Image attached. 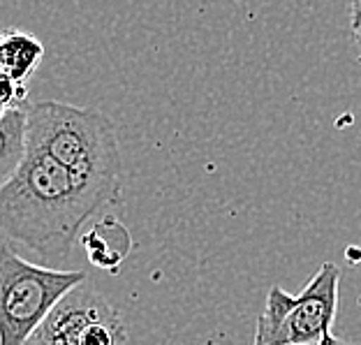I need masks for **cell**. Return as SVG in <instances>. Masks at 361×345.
Returning a JSON list of instances; mask_svg holds the SVG:
<instances>
[{
  "instance_id": "cell-1",
  "label": "cell",
  "mask_w": 361,
  "mask_h": 345,
  "mask_svg": "<svg viewBox=\"0 0 361 345\" xmlns=\"http://www.w3.org/2000/svg\"><path fill=\"white\" fill-rule=\"evenodd\" d=\"M114 197L28 142L19 169L0 186V229L44 262H61L88 218Z\"/></svg>"
},
{
  "instance_id": "cell-2",
  "label": "cell",
  "mask_w": 361,
  "mask_h": 345,
  "mask_svg": "<svg viewBox=\"0 0 361 345\" xmlns=\"http://www.w3.org/2000/svg\"><path fill=\"white\" fill-rule=\"evenodd\" d=\"M28 142L79 178L118 190V137L102 111L56 100L28 104Z\"/></svg>"
},
{
  "instance_id": "cell-3",
  "label": "cell",
  "mask_w": 361,
  "mask_h": 345,
  "mask_svg": "<svg viewBox=\"0 0 361 345\" xmlns=\"http://www.w3.org/2000/svg\"><path fill=\"white\" fill-rule=\"evenodd\" d=\"M84 281V271L30 265L7 243L0 246V345H26L65 294Z\"/></svg>"
},
{
  "instance_id": "cell-4",
  "label": "cell",
  "mask_w": 361,
  "mask_h": 345,
  "mask_svg": "<svg viewBox=\"0 0 361 345\" xmlns=\"http://www.w3.org/2000/svg\"><path fill=\"white\" fill-rule=\"evenodd\" d=\"M341 269L324 262L299 294H287L274 285L267 294L264 313L257 317V332L269 345H317L338 310Z\"/></svg>"
},
{
  "instance_id": "cell-5",
  "label": "cell",
  "mask_w": 361,
  "mask_h": 345,
  "mask_svg": "<svg viewBox=\"0 0 361 345\" xmlns=\"http://www.w3.org/2000/svg\"><path fill=\"white\" fill-rule=\"evenodd\" d=\"M100 292L90 287L79 285L70 294H65L63 301L56 306L42 327L32 336L35 345H79V336L86 329V325L93 322L95 317L104 315L111 310Z\"/></svg>"
},
{
  "instance_id": "cell-6",
  "label": "cell",
  "mask_w": 361,
  "mask_h": 345,
  "mask_svg": "<svg viewBox=\"0 0 361 345\" xmlns=\"http://www.w3.org/2000/svg\"><path fill=\"white\" fill-rule=\"evenodd\" d=\"M44 49L28 32H5L0 37V72L12 77L16 84L23 86L35 68L42 61Z\"/></svg>"
},
{
  "instance_id": "cell-7",
  "label": "cell",
  "mask_w": 361,
  "mask_h": 345,
  "mask_svg": "<svg viewBox=\"0 0 361 345\" xmlns=\"http://www.w3.org/2000/svg\"><path fill=\"white\" fill-rule=\"evenodd\" d=\"M28 146V107L7 111L0 119V186L14 176Z\"/></svg>"
},
{
  "instance_id": "cell-8",
  "label": "cell",
  "mask_w": 361,
  "mask_h": 345,
  "mask_svg": "<svg viewBox=\"0 0 361 345\" xmlns=\"http://www.w3.org/2000/svg\"><path fill=\"white\" fill-rule=\"evenodd\" d=\"M118 223L111 218H106L102 225H97L93 232L84 236V246L90 255V262H95L97 267H104V269H114L118 265V260L114 258V253L109 250L111 248V236L114 232H118Z\"/></svg>"
},
{
  "instance_id": "cell-9",
  "label": "cell",
  "mask_w": 361,
  "mask_h": 345,
  "mask_svg": "<svg viewBox=\"0 0 361 345\" xmlns=\"http://www.w3.org/2000/svg\"><path fill=\"white\" fill-rule=\"evenodd\" d=\"M23 97H26L23 86L16 84V81L12 77H7L5 72H0V119H3L7 111L26 107V104H21Z\"/></svg>"
},
{
  "instance_id": "cell-10",
  "label": "cell",
  "mask_w": 361,
  "mask_h": 345,
  "mask_svg": "<svg viewBox=\"0 0 361 345\" xmlns=\"http://www.w3.org/2000/svg\"><path fill=\"white\" fill-rule=\"evenodd\" d=\"M350 16H352V37L359 47V63H361V0L350 5Z\"/></svg>"
},
{
  "instance_id": "cell-11",
  "label": "cell",
  "mask_w": 361,
  "mask_h": 345,
  "mask_svg": "<svg viewBox=\"0 0 361 345\" xmlns=\"http://www.w3.org/2000/svg\"><path fill=\"white\" fill-rule=\"evenodd\" d=\"M317 345H350L348 341H341V339H336V336H331V334H326L322 341H319Z\"/></svg>"
},
{
  "instance_id": "cell-12",
  "label": "cell",
  "mask_w": 361,
  "mask_h": 345,
  "mask_svg": "<svg viewBox=\"0 0 361 345\" xmlns=\"http://www.w3.org/2000/svg\"><path fill=\"white\" fill-rule=\"evenodd\" d=\"M252 345H269V343H264V341L259 339V336H255V343H252Z\"/></svg>"
}]
</instances>
